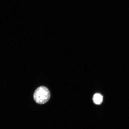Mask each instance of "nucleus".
<instances>
[{
	"instance_id": "2",
	"label": "nucleus",
	"mask_w": 129,
	"mask_h": 129,
	"mask_svg": "<svg viewBox=\"0 0 129 129\" xmlns=\"http://www.w3.org/2000/svg\"><path fill=\"white\" fill-rule=\"evenodd\" d=\"M103 101V96L99 93L95 94L93 97V101L95 104L100 105Z\"/></svg>"
},
{
	"instance_id": "1",
	"label": "nucleus",
	"mask_w": 129,
	"mask_h": 129,
	"mask_svg": "<svg viewBox=\"0 0 129 129\" xmlns=\"http://www.w3.org/2000/svg\"><path fill=\"white\" fill-rule=\"evenodd\" d=\"M33 98L37 104H44L49 101L50 98V93L46 87H40L35 90L34 93Z\"/></svg>"
}]
</instances>
